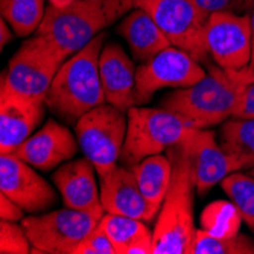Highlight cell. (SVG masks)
Segmentation results:
<instances>
[{"label":"cell","mask_w":254,"mask_h":254,"mask_svg":"<svg viewBox=\"0 0 254 254\" xmlns=\"http://www.w3.org/2000/svg\"><path fill=\"white\" fill-rule=\"evenodd\" d=\"M253 82L254 75L248 67L228 70L210 65L202 79L165 96L161 108L180 114L192 128H210L235 116L247 87Z\"/></svg>","instance_id":"cell-1"},{"label":"cell","mask_w":254,"mask_h":254,"mask_svg":"<svg viewBox=\"0 0 254 254\" xmlns=\"http://www.w3.org/2000/svg\"><path fill=\"white\" fill-rule=\"evenodd\" d=\"M166 154L172 161V178L152 232V254H190L196 232L192 165L183 140L171 146Z\"/></svg>","instance_id":"cell-2"},{"label":"cell","mask_w":254,"mask_h":254,"mask_svg":"<svg viewBox=\"0 0 254 254\" xmlns=\"http://www.w3.org/2000/svg\"><path fill=\"white\" fill-rule=\"evenodd\" d=\"M104 41L105 34L101 32L65 60L46 95V107L67 124H76L87 111L105 102L99 75Z\"/></svg>","instance_id":"cell-3"},{"label":"cell","mask_w":254,"mask_h":254,"mask_svg":"<svg viewBox=\"0 0 254 254\" xmlns=\"http://www.w3.org/2000/svg\"><path fill=\"white\" fill-rule=\"evenodd\" d=\"M125 12L128 9L122 0H73L64 8L49 5L35 34L54 43L65 57H72Z\"/></svg>","instance_id":"cell-4"},{"label":"cell","mask_w":254,"mask_h":254,"mask_svg":"<svg viewBox=\"0 0 254 254\" xmlns=\"http://www.w3.org/2000/svg\"><path fill=\"white\" fill-rule=\"evenodd\" d=\"M127 135L121 154V161L127 166L168 151L193 129L180 114L166 108L134 105L127 111Z\"/></svg>","instance_id":"cell-5"},{"label":"cell","mask_w":254,"mask_h":254,"mask_svg":"<svg viewBox=\"0 0 254 254\" xmlns=\"http://www.w3.org/2000/svg\"><path fill=\"white\" fill-rule=\"evenodd\" d=\"M128 12L146 11L172 46L186 51L199 63L209 61L205 46V14L195 0H122Z\"/></svg>","instance_id":"cell-6"},{"label":"cell","mask_w":254,"mask_h":254,"mask_svg":"<svg viewBox=\"0 0 254 254\" xmlns=\"http://www.w3.org/2000/svg\"><path fill=\"white\" fill-rule=\"evenodd\" d=\"M127 111L104 102L87 111L75 124L79 148L102 178L118 166L125 143Z\"/></svg>","instance_id":"cell-7"},{"label":"cell","mask_w":254,"mask_h":254,"mask_svg":"<svg viewBox=\"0 0 254 254\" xmlns=\"http://www.w3.org/2000/svg\"><path fill=\"white\" fill-rule=\"evenodd\" d=\"M65 58L54 43L35 34L12 55L2 76L18 93L44 101Z\"/></svg>","instance_id":"cell-8"},{"label":"cell","mask_w":254,"mask_h":254,"mask_svg":"<svg viewBox=\"0 0 254 254\" xmlns=\"http://www.w3.org/2000/svg\"><path fill=\"white\" fill-rule=\"evenodd\" d=\"M101 218L82 210L61 209L23 218L21 225L32 245L31 253L73 254L79 242L99 224Z\"/></svg>","instance_id":"cell-9"},{"label":"cell","mask_w":254,"mask_h":254,"mask_svg":"<svg viewBox=\"0 0 254 254\" xmlns=\"http://www.w3.org/2000/svg\"><path fill=\"white\" fill-rule=\"evenodd\" d=\"M205 76V70L186 51L169 46L154 58L142 63L135 70L132 91L134 105H145L161 88L190 87Z\"/></svg>","instance_id":"cell-10"},{"label":"cell","mask_w":254,"mask_h":254,"mask_svg":"<svg viewBox=\"0 0 254 254\" xmlns=\"http://www.w3.org/2000/svg\"><path fill=\"white\" fill-rule=\"evenodd\" d=\"M250 14L213 12L207 18L205 46L216 65L228 70L248 67L251 58Z\"/></svg>","instance_id":"cell-11"},{"label":"cell","mask_w":254,"mask_h":254,"mask_svg":"<svg viewBox=\"0 0 254 254\" xmlns=\"http://www.w3.org/2000/svg\"><path fill=\"white\" fill-rule=\"evenodd\" d=\"M192 165L195 189L198 195H205L227 175L247 169L242 160L228 154L221 143H216L215 131L193 128L183 138Z\"/></svg>","instance_id":"cell-12"},{"label":"cell","mask_w":254,"mask_h":254,"mask_svg":"<svg viewBox=\"0 0 254 254\" xmlns=\"http://www.w3.org/2000/svg\"><path fill=\"white\" fill-rule=\"evenodd\" d=\"M0 190L28 213L46 212L57 202L51 184L12 152L0 155Z\"/></svg>","instance_id":"cell-13"},{"label":"cell","mask_w":254,"mask_h":254,"mask_svg":"<svg viewBox=\"0 0 254 254\" xmlns=\"http://www.w3.org/2000/svg\"><path fill=\"white\" fill-rule=\"evenodd\" d=\"M44 101L15 91L2 76L0 82V154L14 152L44 116Z\"/></svg>","instance_id":"cell-14"},{"label":"cell","mask_w":254,"mask_h":254,"mask_svg":"<svg viewBox=\"0 0 254 254\" xmlns=\"http://www.w3.org/2000/svg\"><path fill=\"white\" fill-rule=\"evenodd\" d=\"M78 148V138H75L72 131L51 119L34 135H29L12 154L35 169L48 172L60 166L63 161L73 158Z\"/></svg>","instance_id":"cell-15"},{"label":"cell","mask_w":254,"mask_h":254,"mask_svg":"<svg viewBox=\"0 0 254 254\" xmlns=\"http://www.w3.org/2000/svg\"><path fill=\"white\" fill-rule=\"evenodd\" d=\"M95 171L96 168L93 163L84 157L63 165L52 175V180L65 207L90 212L102 218L105 212L101 202V189H98Z\"/></svg>","instance_id":"cell-16"},{"label":"cell","mask_w":254,"mask_h":254,"mask_svg":"<svg viewBox=\"0 0 254 254\" xmlns=\"http://www.w3.org/2000/svg\"><path fill=\"white\" fill-rule=\"evenodd\" d=\"M101 202L105 213L124 215L145 222L157 215L145 199L131 166H116L101 178Z\"/></svg>","instance_id":"cell-17"},{"label":"cell","mask_w":254,"mask_h":254,"mask_svg":"<svg viewBox=\"0 0 254 254\" xmlns=\"http://www.w3.org/2000/svg\"><path fill=\"white\" fill-rule=\"evenodd\" d=\"M135 70L134 63L121 44L114 41L104 44L99 57V75L105 102L124 111L134 107L132 91L135 85Z\"/></svg>","instance_id":"cell-18"},{"label":"cell","mask_w":254,"mask_h":254,"mask_svg":"<svg viewBox=\"0 0 254 254\" xmlns=\"http://www.w3.org/2000/svg\"><path fill=\"white\" fill-rule=\"evenodd\" d=\"M118 34L125 38L132 57L140 64L172 46L152 17L140 8L131 9L124 17L118 26Z\"/></svg>","instance_id":"cell-19"},{"label":"cell","mask_w":254,"mask_h":254,"mask_svg":"<svg viewBox=\"0 0 254 254\" xmlns=\"http://www.w3.org/2000/svg\"><path fill=\"white\" fill-rule=\"evenodd\" d=\"M131 169L151 210L158 216L172 178L171 158L161 154L149 155L142 161H138L137 165L131 166Z\"/></svg>","instance_id":"cell-20"},{"label":"cell","mask_w":254,"mask_h":254,"mask_svg":"<svg viewBox=\"0 0 254 254\" xmlns=\"http://www.w3.org/2000/svg\"><path fill=\"white\" fill-rule=\"evenodd\" d=\"M221 146L254 168V118H230L221 128Z\"/></svg>","instance_id":"cell-21"},{"label":"cell","mask_w":254,"mask_h":254,"mask_svg":"<svg viewBox=\"0 0 254 254\" xmlns=\"http://www.w3.org/2000/svg\"><path fill=\"white\" fill-rule=\"evenodd\" d=\"M0 12L15 35L28 37L37 32L44 18V0H0Z\"/></svg>","instance_id":"cell-22"},{"label":"cell","mask_w":254,"mask_h":254,"mask_svg":"<svg viewBox=\"0 0 254 254\" xmlns=\"http://www.w3.org/2000/svg\"><path fill=\"white\" fill-rule=\"evenodd\" d=\"M242 221L241 212L233 201H215L201 213V228L219 238L236 236Z\"/></svg>","instance_id":"cell-23"},{"label":"cell","mask_w":254,"mask_h":254,"mask_svg":"<svg viewBox=\"0 0 254 254\" xmlns=\"http://www.w3.org/2000/svg\"><path fill=\"white\" fill-rule=\"evenodd\" d=\"M190 254H254V241L242 233L219 238L196 228Z\"/></svg>","instance_id":"cell-24"},{"label":"cell","mask_w":254,"mask_h":254,"mask_svg":"<svg viewBox=\"0 0 254 254\" xmlns=\"http://www.w3.org/2000/svg\"><path fill=\"white\" fill-rule=\"evenodd\" d=\"M221 186L241 212L244 222L254 233V175L244 172H233L227 175Z\"/></svg>","instance_id":"cell-25"},{"label":"cell","mask_w":254,"mask_h":254,"mask_svg":"<svg viewBox=\"0 0 254 254\" xmlns=\"http://www.w3.org/2000/svg\"><path fill=\"white\" fill-rule=\"evenodd\" d=\"M99 225L113 242L118 254H125L127 247L137 236L149 232V228L145 225V221L113 213L104 215L99 221Z\"/></svg>","instance_id":"cell-26"},{"label":"cell","mask_w":254,"mask_h":254,"mask_svg":"<svg viewBox=\"0 0 254 254\" xmlns=\"http://www.w3.org/2000/svg\"><path fill=\"white\" fill-rule=\"evenodd\" d=\"M31 242L23 225L15 221L0 222V253L2 254H28L31 253Z\"/></svg>","instance_id":"cell-27"},{"label":"cell","mask_w":254,"mask_h":254,"mask_svg":"<svg viewBox=\"0 0 254 254\" xmlns=\"http://www.w3.org/2000/svg\"><path fill=\"white\" fill-rule=\"evenodd\" d=\"M73 254H118L113 242L98 224L91 232L79 242Z\"/></svg>","instance_id":"cell-28"},{"label":"cell","mask_w":254,"mask_h":254,"mask_svg":"<svg viewBox=\"0 0 254 254\" xmlns=\"http://www.w3.org/2000/svg\"><path fill=\"white\" fill-rule=\"evenodd\" d=\"M205 14L213 12H235L250 14L254 6V0H195Z\"/></svg>","instance_id":"cell-29"},{"label":"cell","mask_w":254,"mask_h":254,"mask_svg":"<svg viewBox=\"0 0 254 254\" xmlns=\"http://www.w3.org/2000/svg\"><path fill=\"white\" fill-rule=\"evenodd\" d=\"M25 210L14 202L11 198H8L5 193H0V219L3 221H23L25 218Z\"/></svg>","instance_id":"cell-30"},{"label":"cell","mask_w":254,"mask_h":254,"mask_svg":"<svg viewBox=\"0 0 254 254\" xmlns=\"http://www.w3.org/2000/svg\"><path fill=\"white\" fill-rule=\"evenodd\" d=\"M154 247V236L151 230L140 236H137L125 250V254H152Z\"/></svg>","instance_id":"cell-31"},{"label":"cell","mask_w":254,"mask_h":254,"mask_svg":"<svg viewBox=\"0 0 254 254\" xmlns=\"http://www.w3.org/2000/svg\"><path fill=\"white\" fill-rule=\"evenodd\" d=\"M233 118H254V82L247 87Z\"/></svg>","instance_id":"cell-32"},{"label":"cell","mask_w":254,"mask_h":254,"mask_svg":"<svg viewBox=\"0 0 254 254\" xmlns=\"http://www.w3.org/2000/svg\"><path fill=\"white\" fill-rule=\"evenodd\" d=\"M12 40V31L9 29V23L2 18L0 21V48H5V46Z\"/></svg>","instance_id":"cell-33"},{"label":"cell","mask_w":254,"mask_h":254,"mask_svg":"<svg viewBox=\"0 0 254 254\" xmlns=\"http://www.w3.org/2000/svg\"><path fill=\"white\" fill-rule=\"evenodd\" d=\"M250 17H251V58H250L248 68L254 75V6H253V11H251Z\"/></svg>","instance_id":"cell-34"},{"label":"cell","mask_w":254,"mask_h":254,"mask_svg":"<svg viewBox=\"0 0 254 254\" xmlns=\"http://www.w3.org/2000/svg\"><path fill=\"white\" fill-rule=\"evenodd\" d=\"M72 2L73 0H49V5L57 6V8H64V6H68Z\"/></svg>","instance_id":"cell-35"},{"label":"cell","mask_w":254,"mask_h":254,"mask_svg":"<svg viewBox=\"0 0 254 254\" xmlns=\"http://www.w3.org/2000/svg\"><path fill=\"white\" fill-rule=\"evenodd\" d=\"M250 174H251V175H254V168H251V169H250Z\"/></svg>","instance_id":"cell-36"},{"label":"cell","mask_w":254,"mask_h":254,"mask_svg":"<svg viewBox=\"0 0 254 254\" xmlns=\"http://www.w3.org/2000/svg\"><path fill=\"white\" fill-rule=\"evenodd\" d=\"M98 2H104V0H98Z\"/></svg>","instance_id":"cell-37"}]
</instances>
